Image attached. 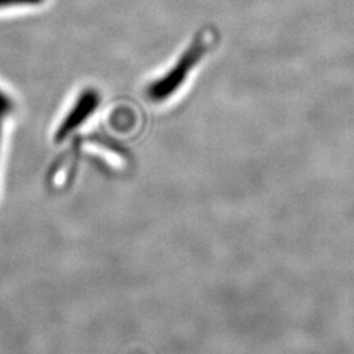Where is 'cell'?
Instances as JSON below:
<instances>
[{
	"mask_svg": "<svg viewBox=\"0 0 354 354\" xmlns=\"http://www.w3.org/2000/svg\"><path fill=\"white\" fill-rule=\"evenodd\" d=\"M42 0H0V7H10L19 4H37Z\"/></svg>",
	"mask_w": 354,
	"mask_h": 354,
	"instance_id": "277c9868",
	"label": "cell"
},
{
	"mask_svg": "<svg viewBox=\"0 0 354 354\" xmlns=\"http://www.w3.org/2000/svg\"><path fill=\"white\" fill-rule=\"evenodd\" d=\"M210 48L207 36L197 35L190 42L189 46L181 53L176 62L167 70L165 74L155 79L146 89L150 102L162 104L172 99L184 84L188 82L190 74L201 64L203 57Z\"/></svg>",
	"mask_w": 354,
	"mask_h": 354,
	"instance_id": "6da1fadb",
	"label": "cell"
},
{
	"mask_svg": "<svg viewBox=\"0 0 354 354\" xmlns=\"http://www.w3.org/2000/svg\"><path fill=\"white\" fill-rule=\"evenodd\" d=\"M99 102H100V96L96 91L88 89V91L83 92L80 95V97L77 99L73 111L67 114L62 125L58 129L55 140L58 142L64 140L70 133H73L75 130L76 127H80L83 124V121H86L88 118L89 114L97 108Z\"/></svg>",
	"mask_w": 354,
	"mask_h": 354,
	"instance_id": "7a4b0ae2",
	"label": "cell"
},
{
	"mask_svg": "<svg viewBox=\"0 0 354 354\" xmlns=\"http://www.w3.org/2000/svg\"><path fill=\"white\" fill-rule=\"evenodd\" d=\"M12 102L0 91V115L10 113L12 111Z\"/></svg>",
	"mask_w": 354,
	"mask_h": 354,
	"instance_id": "3957f363",
	"label": "cell"
}]
</instances>
